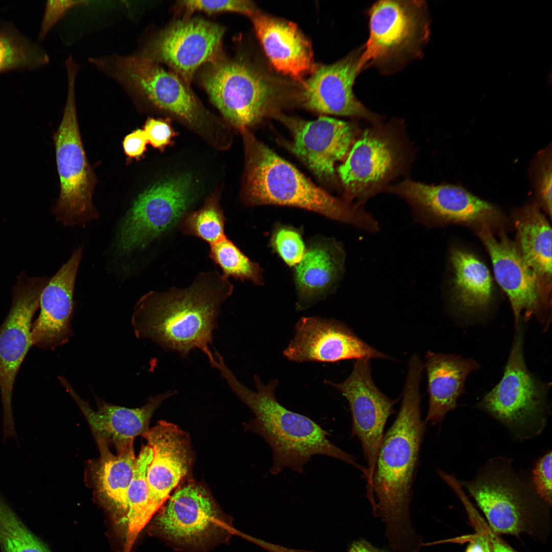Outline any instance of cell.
Listing matches in <instances>:
<instances>
[{"label": "cell", "mask_w": 552, "mask_h": 552, "mask_svg": "<svg viewBox=\"0 0 552 552\" xmlns=\"http://www.w3.org/2000/svg\"><path fill=\"white\" fill-rule=\"evenodd\" d=\"M61 384L82 412L97 441L112 443L116 448L133 442L135 438L149 430L150 420L158 407L176 393L169 390L150 397L142 406L130 408L115 405L97 398L98 410H94L63 377Z\"/></svg>", "instance_id": "cb8c5ba5"}, {"label": "cell", "mask_w": 552, "mask_h": 552, "mask_svg": "<svg viewBox=\"0 0 552 552\" xmlns=\"http://www.w3.org/2000/svg\"><path fill=\"white\" fill-rule=\"evenodd\" d=\"M142 436L153 451L147 480L150 509L154 515L188 473L190 441L178 426L165 421H158Z\"/></svg>", "instance_id": "44dd1931"}, {"label": "cell", "mask_w": 552, "mask_h": 552, "mask_svg": "<svg viewBox=\"0 0 552 552\" xmlns=\"http://www.w3.org/2000/svg\"><path fill=\"white\" fill-rule=\"evenodd\" d=\"M456 300L464 308L476 310L490 302L492 281L486 265L474 255L455 249L451 253Z\"/></svg>", "instance_id": "f546056e"}, {"label": "cell", "mask_w": 552, "mask_h": 552, "mask_svg": "<svg viewBox=\"0 0 552 552\" xmlns=\"http://www.w3.org/2000/svg\"><path fill=\"white\" fill-rule=\"evenodd\" d=\"M0 547L2 552H52L1 495Z\"/></svg>", "instance_id": "1f68e13d"}, {"label": "cell", "mask_w": 552, "mask_h": 552, "mask_svg": "<svg viewBox=\"0 0 552 552\" xmlns=\"http://www.w3.org/2000/svg\"><path fill=\"white\" fill-rule=\"evenodd\" d=\"M47 61L45 55H37L12 37L0 33V72Z\"/></svg>", "instance_id": "d590c367"}, {"label": "cell", "mask_w": 552, "mask_h": 552, "mask_svg": "<svg viewBox=\"0 0 552 552\" xmlns=\"http://www.w3.org/2000/svg\"><path fill=\"white\" fill-rule=\"evenodd\" d=\"M361 50L330 65L315 68L298 95L303 106L323 113L355 117L379 124L380 119L355 97L353 86L359 73Z\"/></svg>", "instance_id": "d6986e66"}, {"label": "cell", "mask_w": 552, "mask_h": 552, "mask_svg": "<svg viewBox=\"0 0 552 552\" xmlns=\"http://www.w3.org/2000/svg\"><path fill=\"white\" fill-rule=\"evenodd\" d=\"M255 31L274 68L296 80L315 70L310 42L293 23L256 12Z\"/></svg>", "instance_id": "d4e9b609"}, {"label": "cell", "mask_w": 552, "mask_h": 552, "mask_svg": "<svg viewBox=\"0 0 552 552\" xmlns=\"http://www.w3.org/2000/svg\"><path fill=\"white\" fill-rule=\"evenodd\" d=\"M461 484L497 535H537L547 523L550 505L516 473L510 459L492 458L474 479Z\"/></svg>", "instance_id": "5b68a950"}, {"label": "cell", "mask_w": 552, "mask_h": 552, "mask_svg": "<svg viewBox=\"0 0 552 552\" xmlns=\"http://www.w3.org/2000/svg\"><path fill=\"white\" fill-rule=\"evenodd\" d=\"M205 65L201 84L233 126L245 129L272 110L279 94L278 85L250 63L220 54Z\"/></svg>", "instance_id": "52a82bcc"}, {"label": "cell", "mask_w": 552, "mask_h": 552, "mask_svg": "<svg viewBox=\"0 0 552 552\" xmlns=\"http://www.w3.org/2000/svg\"><path fill=\"white\" fill-rule=\"evenodd\" d=\"M284 355L297 362L389 358L364 342L344 323L315 316L299 319Z\"/></svg>", "instance_id": "2e32d148"}, {"label": "cell", "mask_w": 552, "mask_h": 552, "mask_svg": "<svg viewBox=\"0 0 552 552\" xmlns=\"http://www.w3.org/2000/svg\"><path fill=\"white\" fill-rule=\"evenodd\" d=\"M233 290L228 279L214 270L198 274L185 288L150 291L134 306L131 319L134 334L182 358L199 349L213 367L216 360L210 346L214 332L221 305Z\"/></svg>", "instance_id": "7a4b0ae2"}, {"label": "cell", "mask_w": 552, "mask_h": 552, "mask_svg": "<svg viewBox=\"0 0 552 552\" xmlns=\"http://www.w3.org/2000/svg\"><path fill=\"white\" fill-rule=\"evenodd\" d=\"M189 174L155 183L139 195L122 220L116 249L120 255L146 247L176 224L194 201Z\"/></svg>", "instance_id": "8fae6325"}, {"label": "cell", "mask_w": 552, "mask_h": 552, "mask_svg": "<svg viewBox=\"0 0 552 552\" xmlns=\"http://www.w3.org/2000/svg\"><path fill=\"white\" fill-rule=\"evenodd\" d=\"M479 235L490 255L496 280L509 298L516 329L523 317L528 319L540 307L539 278L507 238H497L486 229Z\"/></svg>", "instance_id": "603a6c76"}, {"label": "cell", "mask_w": 552, "mask_h": 552, "mask_svg": "<svg viewBox=\"0 0 552 552\" xmlns=\"http://www.w3.org/2000/svg\"><path fill=\"white\" fill-rule=\"evenodd\" d=\"M215 369L237 396L251 410L255 418L245 426L246 430L260 435L272 452L270 473L276 475L285 468L303 473L304 467L316 455L331 457L352 465L364 473L366 468L353 455L341 450L329 439V433L309 417L281 405L274 393L277 379L264 384L255 375L257 391L242 384L225 364L222 356L217 358Z\"/></svg>", "instance_id": "3957f363"}, {"label": "cell", "mask_w": 552, "mask_h": 552, "mask_svg": "<svg viewBox=\"0 0 552 552\" xmlns=\"http://www.w3.org/2000/svg\"><path fill=\"white\" fill-rule=\"evenodd\" d=\"M177 5L178 8H180L187 14L196 11L203 12L208 14L234 12L251 17L257 12L255 5L251 2L244 0H188L179 1Z\"/></svg>", "instance_id": "8d00e7d4"}, {"label": "cell", "mask_w": 552, "mask_h": 552, "mask_svg": "<svg viewBox=\"0 0 552 552\" xmlns=\"http://www.w3.org/2000/svg\"><path fill=\"white\" fill-rule=\"evenodd\" d=\"M520 249L528 267L539 278L551 273V228L534 206L524 209L516 222Z\"/></svg>", "instance_id": "f1b7e54d"}, {"label": "cell", "mask_w": 552, "mask_h": 552, "mask_svg": "<svg viewBox=\"0 0 552 552\" xmlns=\"http://www.w3.org/2000/svg\"><path fill=\"white\" fill-rule=\"evenodd\" d=\"M551 451L537 462L532 471V486L536 493L551 505Z\"/></svg>", "instance_id": "f35d334b"}, {"label": "cell", "mask_w": 552, "mask_h": 552, "mask_svg": "<svg viewBox=\"0 0 552 552\" xmlns=\"http://www.w3.org/2000/svg\"><path fill=\"white\" fill-rule=\"evenodd\" d=\"M551 147L539 151L531 167L532 182L536 196L549 216H551Z\"/></svg>", "instance_id": "e575fe53"}, {"label": "cell", "mask_w": 552, "mask_h": 552, "mask_svg": "<svg viewBox=\"0 0 552 552\" xmlns=\"http://www.w3.org/2000/svg\"><path fill=\"white\" fill-rule=\"evenodd\" d=\"M523 341L520 324L501 379L484 396L478 407L519 438L525 439L540 433L545 425L548 387L527 369Z\"/></svg>", "instance_id": "9c48e42d"}, {"label": "cell", "mask_w": 552, "mask_h": 552, "mask_svg": "<svg viewBox=\"0 0 552 552\" xmlns=\"http://www.w3.org/2000/svg\"><path fill=\"white\" fill-rule=\"evenodd\" d=\"M404 157L402 143L388 127L365 130L337 169L346 200L375 193L399 172Z\"/></svg>", "instance_id": "5bb4252c"}, {"label": "cell", "mask_w": 552, "mask_h": 552, "mask_svg": "<svg viewBox=\"0 0 552 552\" xmlns=\"http://www.w3.org/2000/svg\"><path fill=\"white\" fill-rule=\"evenodd\" d=\"M89 61L119 83L135 101L167 112L196 130L208 127L211 114L189 83L159 63L135 55L90 57Z\"/></svg>", "instance_id": "8992f818"}, {"label": "cell", "mask_w": 552, "mask_h": 552, "mask_svg": "<svg viewBox=\"0 0 552 552\" xmlns=\"http://www.w3.org/2000/svg\"><path fill=\"white\" fill-rule=\"evenodd\" d=\"M210 246L209 256L222 269L224 276L249 280L257 284L262 283L261 268L226 236Z\"/></svg>", "instance_id": "d6a6232c"}, {"label": "cell", "mask_w": 552, "mask_h": 552, "mask_svg": "<svg viewBox=\"0 0 552 552\" xmlns=\"http://www.w3.org/2000/svg\"><path fill=\"white\" fill-rule=\"evenodd\" d=\"M477 533L470 541L465 552H491V545L482 525V520L472 505L466 508Z\"/></svg>", "instance_id": "b9f144b4"}, {"label": "cell", "mask_w": 552, "mask_h": 552, "mask_svg": "<svg viewBox=\"0 0 552 552\" xmlns=\"http://www.w3.org/2000/svg\"><path fill=\"white\" fill-rule=\"evenodd\" d=\"M344 262V253L336 242L320 241L311 245L295 270L298 307L318 300L334 286Z\"/></svg>", "instance_id": "4316f807"}, {"label": "cell", "mask_w": 552, "mask_h": 552, "mask_svg": "<svg viewBox=\"0 0 552 552\" xmlns=\"http://www.w3.org/2000/svg\"><path fill=\"white\" fill-rule=\"evenodd\" d=\"M370 34L358 70L388 69L418 57L429 35L426 5L421 1H380L369 12Z\"/></svg>", "instance_id": "ba28073f"}, {"label": "cell", "mask_w": 552, "mask_h": 552, "mask_svg": "<svg viewBox=\"0 0 552 552\" xmlns=\"http://www.w3.org/2000/svg\"><path fill=\"white\" fill-rule=\"evenodd\" d=\"M67 97L63 118L54 135L60 192L54 212L57 220L73 227L98 217L92 203L94 179L81 142L78 123L75 80L67 74Z\"/></svg>", "instance_id": "30bf717a"}, {"label": "cell", "mask_w": 552, "mask_h": 552, "mask_svg": "<svg viewBox=\"0 0 552 552\" xmlns=\"http://www.w3.org/2000/svg\"><path fill=\"white\" fill-rule=\"evenodd\" d=\"M147 139L143 129H136L124 138L123 146L125 153L130 158L139 159L146 150Z\"/></svg>", "instance_id": "7bdbcfd3"}, {"label": "cell", "mask_w": 552, "mask_h": 552, "mask_svg": "<svg viewBox=\"0 0 552 552\" xmlns=\"http://www.w3.org/2000/svg\"><path fill=\"white\" fill-rule=\"evenodd\" d=\"M156 517L160 534L187 547L203 546L225 529L221 516L208 492L189 485L175 492Z\"/></svg>", "instance_id": "e0dca14e"}, {"label": "cell", "mask_w": 552, "mask_h": 552, "mask_svg": "<svg viewBox=\"0 0 552 552\" xmlns=\"http://www.w3.org/2000/svg\"><path fill=\"white\" fill-rule=\"evenodd\" d=\"M271 244L283 261L290 266L298 264L306 252L300 234L289 227L276 229L271 238Z\"/></svg>", "instance_id": "74e56055"}, {"label": "cell", "mask_w": 552, "mask_h": 552, "mask_svg": "<svg viewBox=\"0 0 552 552\" xmlns=\"http://www.w3.org/2000/svg\"><path fill=\"white\" fill-rule=\"evenodd\" d=\"M422 365L409 363L397 417L384 434L367 496L373 512L381 517L390 545L397 552H411L421 540L410 522L413 484L426 430L420 408Z\"/></svg>", "instance_id": "6da1fadb"}, {"label": "cell", "mask_w": 552, "mask_h": 552, "mask_svg": "<svg viewBox=\"0 0 552 552\" xmlns=\"http://www.w3.org/2000/svg\"><path fill=\"white\" fill-rule=\"evenodd\" d=\"M148 143L156 148H162L170 142L173 131L169 124L162 120L149 118L144 126Z\"/></svg>", "instance_id": "ab89813d"}, {"label": "cell", "mask_w": 552, "mask_h": 552, "mask_svg": "<svg viewBox=\"0 0 552 552\" xmlns=\"http://www.w3.org/2000/svg\"><path fill=\"white\" fill-rule=\"evenodd\" d=\"M49 279L31 278L25 271L21 272L13 287L11 309L0 327V390L4 440L17 437L12 404L14 382L33 345L32 319L39 308L41 292Z\"/></svg>", "instance_id": "7c38bea8"}, {"label": "cell", "mask_w": 552, "mask_h": 552, "mask_svg": "<svg viewBox=\"0 0 552 552\" xmlns=\"http://www.w3.org/2000/svg\"><path fill=\"white\" fill-rule=\"evenodd\" d=\"M369 360H356L351 375L341 383L326 381L349 403L352 420L351 436L358 438L362 446L367 465V485L372 478L386 423L394 412L396 402L375 385Z\"/></svg>", "instance_id": "9a60e30c"}, {"label": "cell", "mask_w": 552, "mask_h": 552, "mask_svg": "<svg viewBox=\"0 0 552 552\" xmlns=\"http://www.w3.org/2000/svg\"><path fill=\"white\" fill-rule=\"evenodd\" d=\"M84 1H51L47 5L41 30V36H44L52 27L72 8Z\"/></svg>", "instance_id": "60d3db41"}, {"label": "cell", "mask_w": 552, "mask_h": 552, "mask_svg": "<svg viewBox=\"0 0 552 552\" xmlns=\"http://www.w3.org/2000/svg\"><path fill=\"white\" fill-rule=\"evenodd\" d=\"M82 253L81 248L76 250L41 292L40 312L31 328L33 345L39 348L54 350L73 336L74 289Z\"/></svg>", "instance_id": "7402d4cb"}, {"label": "cell", "mask_w": 552, "mask_h": 552, "mask_svg": "<svg viewBox=\"0 0 552 552\" xmlns=\"http://www.w3.org/2000/svg\"><path fill=\"white\" fill-rule=\"evenodd\" d=\"M389 190L407 201L425 222H478L499 215L494 205L456 185H429L405 180Z\"/></svg>", "instance_id": "ac0fdd59"}, {"label": "cell", "mask_w": 552, "mask_h": 552, "mask_svg": "<svg viewBox=\"0 0 552 552\" xmlns=\"http://www.w3.org/2000/svg\"><path fill=\"white\" fill-rule=\"evenodd\" d=\"M225 219L217 202L211 200L201 209L180 220L178 228L185 234L199 238L210 245L226 236Z\"/></svg>", "instance_id": "836d02e7"}, {"label": "cell", "mask_w": 552, "mask_h": 552, "mask_svg": "<svg viewBox=\"0 0 552 552\" xmlns=\"http://www.w3.org/2000/svg\"><path fill=\"white\" fill-rule=\"evenodd\" d=\"M275 114L292 132V152L318 178L332 179L335 164L346 155L354 140V126L328 117L306 121Z\"/></svg>", "instance_id": "ffe728a7"}, {"label": "cell", "mask_w": 552, "mask_h": 552, "mask_svg": "<svg viewBox=\"0 0 552 552\" xmlns=\"http://www.w3.org/2000/svg\"><path fill=\"white\" fill-rule=\"evenodd\" d=\"M426 358L429 404L425 421L434 425L456 407L467 377L479 365L473 359L454 354L428 352Z\"/></svg>", "instance_id": "484cf974"}, {"label": "cell", "mask_w": 552, "mask_h": 552, "mask_svg": "<svg viewBox=\"0 0 552 552\" xmlns=\"http://www.w3.org/2000/svg\"><path fill=\"white\" fill-rule=\"evenodd\" d=\"M348 552H387L383 549L374 546L365 540L360 539L354 541L348 549Z\"/></svg>", "instance_id": "f6af8a7d"}, {"label": "cell", "mask_w": 552, "mask_h": 552, "mask_svg": "<svg viewBox=\"0 0 552 552\" xmlns=\"http://www.w3.org/2000/svg\"><path fill=\"white\" fill-rule=\"evenodd\" d=\"M97 441L100 452L94 473L97 491L109 504L126 512L127 491L136 461L133 442L117 448L114 455L107 443Z\"/></svg>", "instance_id": "83f0119b"}, {"label": "cell", "mask_w": 552, "mask_h": 552, "mask_svg": "<svg viewBox=\"0 0 552 552\" xmlns=\"http://www.w3.org/2000/svg\"><path fill=\"white\" fill-rule=\"evenodd\" d=\"M245 135L246 189L251 204L298 207L367 231L374 228L375 219L359 205L330 195L252 135Z\"/></svg>", "instance_id": "277c9868"}, {"label": "cell", "mask_w": 552, "mask_h": 552, "mask_svg": "<svg viewBox=\"0 0 552 552\" xmlns=\"http://www.w3.org/2000/svg\"><path fill=\"white\" fill-rule=\"evenodd\" d=\"M224 31L203 18L187 17L161 30L134 55L167 64L189 83L201 65L221 54Z\"/></svg>", "instance_id": "4fadbf2b"}, {"label": "cell", "mask_w": 552, "mask_h": 552, "mask_svg": "<svg viewBox=\"0 0 552 552\" xmlns=\"http://www.w3.org/2000/svg\"><path fill=\"white\" fill-rule=\"evenodd\" d=\"M152 456V450L147 445L142 447L136 458L133 476L127 494V528L123 552L131 551L139 534L153 515L150 509L147 480V473Z\"/></svg>", "instance_id": "4dcf8cb0"}, {"label": "cell", "mask_w": 552, "mask_h": 552, "mask_svg": "<svg viewBox=\"0 0 552 552\" xmlns=\"http://www.w3.org/2000/svg\"><path fill=\"white\" fill-rule=\"evenodd\" d=\"M482 525L490 541L491 552H517L502 540L484 521Z\"/></svg>", "instance_id": "ee69618b"}]
</instances>
